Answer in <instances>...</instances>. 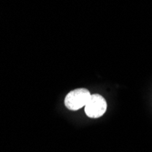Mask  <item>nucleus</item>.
Instances as JSON below:
<instances>
[{"instance_id": "f03ea898", "label": "nucleus", "mask_w": 152, "mask_h": 152, "mask_svg": "<svg viewBox=\"0 0 152 152\" xmlns=\"http://www.w3.org/2000/svg\"><path fill=\"white\" fill-rule=\"evenodd\" d=\"M107 110V102L101 95H91L90 99L85 106V112L88 117L92 118H99Z\"/></svg>"}, {"instance_id": "f257e3e1", "label": "nucleus", "mask_w": 152, "mask_h": 152, "mask_svg": "<svg viewBox=\"0 0 152 152\" xmlns=\"http://www.w3.org/2000/svg\"><path fill=\"white\" fill-rule=\"evenodd\" d=\"M90 96V92L86 88L74 89L66 95L65 106L70 110H77L86 106Z\"/></svg>"}]
</instances>
